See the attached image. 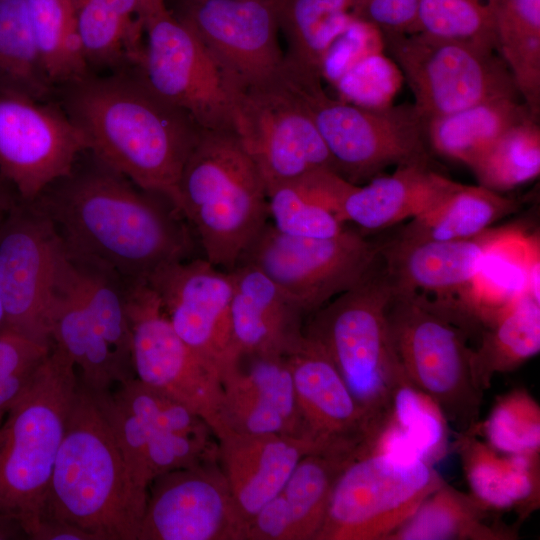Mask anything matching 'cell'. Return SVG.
I'll list each match as a JSON object with an SVG mask.
<instances>
[{
  "instance_id": "6da1fadb",
  "label": "cell",
  "mask_w": 540,
  "mask_h": 540,
  "mask_svg": "<svg viewBox=\"0 0 540 540\" xmlns=\"http://www.w3.org/2000/svg\"><path fill=\"white\" fill-rule=\"evenodd\" d=\"M30 203L50 219L70 256L106 268L128 283L192 258V228L174 204L140 188L89 150L69 174Z\"/></svg>"
},
{
  "instance_id": "7a4b0ae2",
  "label": "cell",
  "mask_w": 540,
  "mask_h": 540,
  "mask_svg": "<svg viewBox=\"0 0 540 540\" xmlns=\"http://www.w3.org/2000/svg\"><path fill=\"white\" fill-rule=\"evenodd\" d=\"M55 100L96 158L177 208L179 179L202 130L185 111L157 95L136 69L89 72L56 87Z\"/></svg>"
},
{
  "instance_id": "3957f363",
  "label": "cell",
  "mask_w": 540,
  "mask_h": 540,
  "mask_svg": "<svg viewBox=\"0 0 540 540\" xmlns=\"http://www.w3.org/2000/svg\"><path fill=\"white\" fill-rule=\"evenodd\" d=\"M147 496L96 393L79 380L41 518L70 524L91 540H137Z\"/></svg>"
},
{
  "instance_id": "277c9868",
  "label": "cell",
  "mask_w": 540,
  "mask_h": 540,
  "mask_svg": "<svg viewBox=\"0 0 540 540\" xmlns=\"http://www.w3.org/2000/svg\"><path fill=\"white\" fill-rule=\"evenodd\" d=\"M177 208L203 257L232 270L268 222L264 183L233 130H201L179 179Z\"/></svg>"
},
{
  "instance_id": "5b68a950",
  "label": "cell",
  "mask_w": 540,
  "mask_h": 540,
  "mask_svg": "<svg viewBox=\"0 0 540 540\" xmlns=\"http://www.w3.org/2000/svg\"><path fill=\"white\" fill-rule=\"evenodd\" d=\"M79 376L55 346L0 424V514L27 538L41 518Z\"/></svg>"
},
{
  "instance_id": "8992f818",
  "label": "cell",
  "mask_w": 540,
  "mask_h": 540,
  "mask_svg": "<svg viewBox=\"0 0 540 540\" xmlns=\"http://www.w3.org/2000/svg\"><path fill=\"white\" fill-rule=\"evenodd\" d=\"M387 317L405 379L438 405L455 434L478 431L484 391L469 344L478 325L422 294L392 292Z\"/></svg>"
},
{
  "instance_id": "52a82bcc",
  "label": "cell",
  "mask_w": 540,
  "mask_h": 540,
  "mask_svg": "<svg viewBox=\"0 0 540 540\" xmlns=\"http://www.w3.org/2000/svg\"><path fill=\"white\" fill-rule=\"evenodd\" d=\"M391 297V286L378 262L361 282L310 314L303 328L377 430L388 415L395 385L404 377L388 324Z\"/></svg>"
},
{
  "instance_id": "ba28073f",
  "label": "cell",
  "mask_w": 540,
  "mask_h": 540,
  "mask_svg": "<svg viewBox=\"0 0 540 540\" xmlns=\"http://www.w3.org/2000/svg\"><path fill=\"white\" fill-rule=\"evenodd\" d=\"M283 72L310 112L335 172L347 181L358 184L391 165L432 158L427 123L413 103L363 107L330 97L319 75L286 61Z\"/></svg>"
},
{
  "instance_id": "9c48e42d",
  "label": "cell",
  "mask_w": 540,
  "mask_h": 540,
  "mask_svg": "<svg viewBox=\"0 0 540 540\" xmlns=\"http://www.w3.org/2000/svg\"><path fill=\"white\" fill-rule=\"evenodd\" d=\"M381 34L384 53L400 70L426 123L482 102L521 99L494 49L425 32Z\"/></svg>"
},
{
  "instance_id": "30bf717a",
  "label": "cell",
  "mask_w": 540,
  "mask_h": 540,
  "mask_svg": "<svg viewBox=\"0 0 540 540\" xmlns=\"http://www.w3.org/2000/svg\"><path fill=\"white\" fill-rule=\"evenodd\" d=\"M444 481L424 460L368 450L338 477L316 540H387Z\"/></svg>"
},
{
  "instance_id": "8fae6325",
  "label": "cell",
  "mask_w": 540,
  "mask_h": 540,
  "mask_svg": "<svg viewBox=\"0 0 540 540\" xmlns=\"http://www.w3.org/2000/svg\"><path fill=\"white\" fill-rule=\"evenodd\" d=\"M232 129L254 163L266 194L310 172L335 171L311 114L283 67L272 79L240 87Z\"/></svg>"
},
{
  "instance_id": "7c38bea8",
  "label": "cell",
  "mask_w": 540,
  "mask_h": 540,
  "mask_svg": "<svg viewBox=\"0 0 540 540\" xmlns=\"http://www.w3.org/2000/svg\"><path fill=\"white\" fill-rule=\"evenodd\" d=\"M136 70L200 128L233 130V106L242 85L167 7L145 18V48Z\"/></svg>"
},
{
  "instance_id": "4fadbf2b",
  "label": "cell",
  "mask_w": 540,
  "mask_h": 540,
  "mask_svg": "<svg viewBox=\"0 0 540 540\" xmlns=\"http://www.w3.org/2000/svg\"><path fill=\"white\" fill-rule=\"evenodd\" d=\"M381 245L346 228L330 238L287 235L268 221L240 262L257 266L309 316L361 282L378 264Z\"/></svg>"
},
{
  "instance_id": "5bb4252c",
  "label": "cell",
  "mask_w": 540,
  "mask_h": 540,
  "mask_svg": "<svg viewBox=\"0 0 540 540\" xmlns=\"http://www.w3.org/2000/svg\"><path fill=\"white\" fill-rule=\"evenodd\" d=\"M20 202L0 226V297L8 330L51 346L65 249L50 219L33 203Z\"/></svg>"
},
{
  "instance_id": "9a60e30c",
  "label": "cell",
  "mask_w": 540,
  "mask_h": 540,
  "mask_svg": "<svg viewBox=\"0 0 540 540\" xmlns=\"http://www.w3.org/2000/svg\"><path fill=\"white\" fill-rule=\"evenodd\" d=\"M134 375L186 405L214 426L222 393L221 370L176 333L147 280L128 283Z\"/></svg>"
},
{
  "instance_id": "2e32d148",
  "label": "cell",
  "mask_w": 540,
  "mask_h": 540,
  "mask_svg": "<svg viewBox=\"0 0 540 540\" xmlns=\"http://www.w3.org/2000/svg\"><path fill=\"white\" fill-rule=\"evenodd\" d=\"M84 132L54 99L39 101L0 88V176L33 202L70 173L88 150Z\"/></svg>"
},
{
  "instance_id": "e0dca14e",
  "label": "cell",
  "mask_w": 540,
  "mask_h": 540,
  "mask_svg": "<svg viewBox=\"0 0 540 540\" xmlns=\"http://www.w3.org/2000/svg\"><path fill=\"white\" fill-rule=\"evenodd\" d=\"M217 457L154 478L137 540H245Z\"/></svg>"
},
{
  "instance_id": "ac0fdd59",
  "label": "cell",
  "mask_w": 540,
  "mask_h": 540,
  "mask_svg": "<svg viewBox=\"0 0 540 540\" xmlns=\"http://www.w3.org/2000/svg\"><path fill=\"white\" fill-rule=\"evenodd\" d=\"M173 14L242 86L272 79L284 65L277 0H180Z\"/></svg>"
},
{
  "instance_id": "d6986e66",
  "label": "cell",
  "mask_w": 540,
  "mask_h": 540,
  "mask_svg": "<svg viewBox=\"0 0 540 540\" xmlns=\"http://www.w3.org/2000/svg\"><path fill=\"white\" fill-rule=\"evenodd\" d=\"M178 336L222 370L236 361L231 335V271L204 257L161 266L148 278Z\"/></svg>"
},
{
  "instance_id": "ffe728a7",
  "label": "cell",
  "mask_w": 540,
  "mask_h": 540,
  "mask_svg": "<svg viewBox=\"0 0 540 540\" xmlns=\"http://www.w3.org/2000/svg\"><path fill=\"white\" fill-rule=\"evenodd\" d=\"M285 357L305 437L320 450H368L376 426L319 345L304 334Z\"/></svg>"
},
{
  "instance_id": "44dd1931",
  "label": "cell",
  "mask_w": 540,
  "mask_h": 540,
  "mask_svg": "<svg viewBox=\"0 0 540 540\" xmlns=\"http://www.w3.org/2000/svg\"><path fill=\"white\" fill-rule=\"evenodd\" d=\"M221 384L214 435L228 430L306 438L285 356L242 355L222 370Z\"/></svg>"
},
{
  "instance_id": "7402d4cb",
  "label": "cell",
  "mask_w": 540,
  "mask_h": 540,
  "mask_svg": "<svg viewBox=\"0 0 540 540\" xmlns=\"http://www.w3.org/2000/svg\"><path fill=\"white\" fill-rule=\"evenodd\" d=\"M494 228L468 239L381 245L384 272L396 294H422L461 310ZM462 312V310H461Z\"/></svg>"
},
{
  "instance_id": "603a6c76",
  "label": "cell",
  "mask_w": 540,
  "mask_h": 540,
  "mask_svg": "<svg viewBox=\"0 0 540 540\" xmlns=\"http://www.w3.org/2000/svg\"><path fill=\"white\" fill-rule=\"evenodd\" d=\"M359 455L334 449L305 455L281 490L248 522L245 540H316L338 477Z\"/></svg>"
},
{
  "instance_id": "cb8c5ba5",
  "label": "cell",
  "mask_w": 540,
  "mask_h": 540,
  "mask_svg": "<svg viewBox=\"0 0 540 540\" xmlns=\"http://www.w3.org/2000/svg\"><path fill=\"white\" fill-rule=\"evenodd\" d=\"M215 437L219 466L246 526L281 490L298 462L321 451L312 441L289 435L224 430Z\"/></svg>"
},
{
  "instance_id": "d4e9b609",
  "label": "cell",
  "mask_w": 540,
  "mask_h": 540,
  "mask_svg": "<svg viewBox=\"0 0 540 540\" xmlns=\"http://www.w3.org/2000/svg\"><path fill=\"white\" fill-rule=\"evenodd\" d=\"M231 271L232 344L242 355L286 356L304 337V313L296 302L254 264L238 263Z\"/></svg>"
},
{
  "instance_id": "484cf974",
  "label": "cell",
  "mask_w": 540,
  "mask_h": 540,
  "mask_svg": "<svg viewBox=\"0 0 540 540\" xmlns=\"http://www.w3.org/2000/svg\"><path fill=\"white\" fill-rule=\"evenodd\" d=\"M540 239L520 225L494 228L461 310L480 328L524 294L540 302Z\"/></svg>"
},
{
  "instance_id": "4316f807",
  "label": "cell",
  "mask_w": 540,
  "mask_h": 540,
  "mask_svg": "<svg viewBox=\"0 0 540 540\" xmlns=\"http://www.w3.org/2000/svg\"><path fill=\"white\" fill-rule=\"evenodd\" d=\"M432 167V158L398 165L366 185L349 183L340 204L341 221L370 232L426 212L460 186Z\"/></svg>"
},
{
  "instance_id": "83f0119b",
  "label": "cell",
  "mask_w": 540,
  "mask_h": 540,
  "mask_svg": "<svg viewBox=\"0 0 540 540\" xmlns=\"http://www.w3.org/2000/svg\"><path fill=\"white\" fill-rule=\"evenodd\" d=\"M479 431L455 434L471 495L498 512L514 510L518 523L540 505L539 452L505 454L478 438Z\"/></svg>"
},
{
  "instance_id": "f1b7e54d",
  "label": "cell",
  "mask_w": 540,
  "mask_h": 540,
  "mask_svg": "<svg viewBox=\"0 0 540 540\" xmlns=\"http://www.w3.org/2000/svg\"><path fill=\"white\" fill-rule=\"evenodd\" d=\"M136 480L145 487L166 472L217 456L214 433L183 434L152 427L121 407L110 390L95 392Z\"/></svg>"
},
{
  "instance_id": "f546056e",
  "label": "cell",
  "mask_w": 540,
  "mask_h": 540,
  "mask_svg": "<svg viewBox=\"0 0 540 540\" xmlns=\"http://www.w3.org/2000/svg\"><path fill=\"white\" fill-rule=\"evenodd\" d=\"M90 72L134 70L145 48L143 0H69Z\"/></svg>"
},
{
  "instance_id": "4dcf8cb0",
  "label": "cell",
  "mask_w": 540,
  "mask_h": 540,
  "mask_svg": "<svg viewBox=\"0 0 540 540\" xmlns=\"http://www.w3.org/2000/svg\"><path fill=\"white\" fill-rule=\"evenodd\" d=\"M51 345L79 370V380L95 392L108 391L130 377L102 336L71 278L65 252L50 320Z\"/></svg>"
},
{
  "instance_id": "1f68e13d",
  "label": "cell",
  "mask_w": 540,
  "mask_h": 540,
  "mask_svg": "<svg viewBox=\"0 0 540 540\" xmlns=\"http://www.w3.org/2000/svg\"><path fill=\"white\" fill-rule=\"evenodd\" d=\"M473 495L443 482L387 540H514L518 528L505 524Z\"/></svg>"
},
{
  "instance_id": "d6a6232c",
  "label": "cell",
  "mask_w": 540,
  "mask_h": 540,
  "mask_svg": "<svg viewBox=\"0 0 540 540\" xmlns=\"http://www.w3.org/2000/svg\"><path fill=\"white\" fill-rule=\"evenodd\" d=\"M348 181L330 169H319L267 192L268 221L281 233L330 238L346 230L340 202Z\"/></svg>"
},
{
  "instance_id": "836d02e7",
  "label": "cell",
  "mask_w": 540,
  "mask_h": 540,
  "mask_svg": "<svg viewBox=\"0 0 540 540\" xmlns=\"http://www.w3.org/2000/svg\"><path fill=\"white\" fill-rule=\"evenodd\" d=\"M449 427L438 405L403 377L392 391L388 415L373 436L369 450L434 465L450 448Z\"/></svg>"
},
{
  "instance_id": "e575fe53",
  "label": "cell",
  "mask_w": 540,
  "mask_h": 540,
  "mask_svg": "<svg viewBox=\"0 0 540 540\" xmlns=\"http://www.w3.org/2000/svg\"><path fill=\"white\" fill-rule=\"evenodd\" d=\"M537 118L521 99L476 104L427 123L431 152L470 166L511 127Z\"/></svg>"
},
{
  "instance_id": "d590c367",
  "label": "cell",
  "mask_w": 540,
  "mask_h": 540,
  "mask_svg": "<svg viewBox=\"0 0 540 540\" xmlns=\"http://www.w3.org/2000/svg\"><path fill=\"white\" fill-rule=\"evenodd\" d=\"M518 208V201L499 192L460 184L435 206L410 219L396 239L421 242L472 238Z\"/></svg>"
},
{
  "instance_id": "8d00e7d4",
  "label": "cell",
  "mask_w": 540,
  "mask_h": 540,
  "mask_svg": "<svg viewBox=\"0 0 540 540\" xmlns=\"http://www.w3.org/2000/svg\"><path fill=\"white\" fill-rule=\"evenodd\" d=\"M473 368L487 390L497 373L517 369L540 351V302L524 294L490 322L480 326Z\"/></svg>"
},
{
  "instance_id": "74e56055",
  "label": "cell",
  "mask_w": 540,
  "mask_h": 540,
  "mask_svg": "<svg viewBox=\"0 0 540 540\" xmlns=\"http://www.w3.org/2000/svg\"><path fill=\"white\" fill-rule=\"evenodd\" d=\"M498 42L522 101L540 114V0H487Z\"/></svg>"
},
{
  "instance_id": "f35d334b",
  "label": "cell",
  "mask_w": 540,
  "mask_h": 540,
  "mask_svg": "<svg viewBox=\"0 0 540 540\" xmlns=\"http://www.w3.org/2000/svg\"><path fill=\"white\" fill-rule=\"evenodd\" d=\"M277 1L279 30L288 43L285 60L321 76L327 49L355 19L351 10L356 0Z\"/></svg>"
},
{
  "instance_id": "ab89813d",
  "label": "cell",
  "mask_w": 540,
  "mask_h": 540,
  "mask_svg": "<svg viewBox=\"0 0 540 540\" xmlns=\"http://www.w3.org/2000/svg\"><path fill=\"white\" fill-rule=\"evenodd\" d=\"M0 88L39 101L55 99L26 0H0Z\"/></svg>"
},
{
  "instance_id": "60d3db41",
  "label": "cell",
  "mask_w": 540,
  "mask_h": 540,
  "mask_svg": "<svg viewBox=\"0 0 540 540\" xmlns=\"http://www.w3.org/2000/svg\"><path fill=\"white\" fill-rule=\"evenodd\" d=\"M66 255L72 281L84 305L123 370L135 377L127 312L128 282L106 268L72 257L67 252Z\"/></svg>"
},
{
  "instance_id": "b9f144b4",
  "label": "cell",
  "mask_w": 540,
  "mask_h": 540,
  "mask_svg": "<svg viewBox=\"0 0 540 540\" xmlns=\"http://www.w3.org/2000/svg\"><path fill=\"white\" fill-rule=\"evenodd\" d=\"M36 43L55 87L90 72L69 0H26Z\"/></svg>"
},
{
  "instance_id": "7bdbcfd3",
  "label": "cell",
  "mask_w": 540,
  "mask_h": 540,
  "mask_svg": "<svg viewBox=\"0 0 540 540\" xmlns=\"http://www.w3.org/2000/svg\"><path fill=\"white\" fill-rule=\"evenodd\" d=\"M469 168L478 185L496 192L536 179L540 174L539 119L530 118L511 127Z\"/></svg>"
},
{
  "instance_id": "ee69618b",
  "label": "cell",
  "mask_w": 540,
  "mask_h": 540,
  "mask_svg": "<svg viewBox=\"0 0 540 540\" xmlns=\"http://www.w3.org/2000/svg\"><path fill=\"white\" fill-rule=\"evenodd\" d=\"M479 432L505 454L540 452V406L527 390L513 389L496 399Z\"/></svg>"
},
{
  "instance_id": "f6af8a7d",
  "label": "cell",
  "mask_w": 540,
  "mask_h": 540,
  "mask_svg": "<svg viewBox=\"0 0 540 540\" xmlns=\"http://www.w3.org/2000/svg\"><path fill=\"white\" fill-rule=\"evenodd\" d=\"M419 32L473 42L498 52L487 0H419Z\"/></svg>"
},
{
  "instance_id": "bcb514c9",
  "label": "cell",
  "mask_w": 540,
  "mask_h": 540,
  "mask_svg": "<svg viewBox=\"0 0 540 540\" xmlns=\"http://www.w3.org/2000/svg\"><path fill=\"white\" fill-rule=\"evenodd\" d=\"M401 72L382 53L369 55L342 75L334 85L349 103L382 108L391 105L400 86Z\"/></svg>"
},
{
  "instance_id": "7dc6e473",
  "label": "cell",
  "mask_w": 540,
  "mask_h": 540,
  "mask_svg": "<svg viewBox=\"0 0 540 540\" xmlns=\"http://www.w3.org/2000/svg\"><path fill=\"white\" fill-rule=\"evenodd\" d=\"M50 349L8 329L0 333V424Z\"/></svg>"
},
{
  "instance_id": "c3c4849f",
  "label": "cell",
  "mask_w": 540,
  "mask_h": 540,
  "mask_svg": "<svg viewBox=\"0 0 540 540\" xmlns=\"http://www.w3.org/2000/svg\"><path fill=\"white\" fill-rule=\"evenodd\" d=\"M384 52L380 30L355 18L327 49L321 64V76L333 84L365 57Z\"/></svg>"
},
{
  "instance_id": "681fc988",
  "label": "cell",
  "mask_w": 540,
  "mask_h": 540,
  "mask_svg": "<svg viewBox=\"0 0 540 540\" xmlns=\"http://www.w3.org/2000/svg\"><path fill=\"white\" fill-rule=\"evenodd\" d=\"M351 13L380 32H419V0H357Z\"/></svg>"
},
{
  "instance_id": "f907efd6",
  "label": "cell",
  "mask_w": 540,
  "mask_h": 540,
  "mask_svg": "<svg viewBox=\"0 0 540 540\" xmlns=\"http://www.w3.org/2000/svg\"><path fill=\"white\" fill-rule=\"evenodd\" d=\"M29 539L33 540H91L80 529L51 518L42 517L36 524Z\"/></svg>"
},
{
  "instance_id": "816d5d0a",
  "label": "cell",
  "mask_w": 540,
  "mask_h": 540,
  "mask_svg": "<svg viewBox=\"0 0 540 540\" xmlns=\"http://www.w3.org/2000/svg\"><path fill=\"white\" fill-rule=\"evenodd\" d=\"M27 538L22 527L14 519L0 514V540Z\"/></svg>"
},
{
  "instance_id": "f5cc1de1",
  "label": "cell",
  "mask_w": 540,
  "mask_h": 540,
  "mask_svg": "<svg viewBox=\"0 0 540 540\" xmlns=\"http://www.w3.org/2000/svg\"><path fill=\"white\" fill-rule=\"evenodd\" d=\"M145 8V18L151 13L166 8L164 0H143Z\"/></svg>"
},
{
  "instance_id": "db71d44e",
  "label": "cell",
  "mask_w": 540,
  "mask_h": 540,
  "mask_svg": "<svg viewBox=\"0 0 540 540\" xmlns=\"http://www.w3.org/2000/svg\"><path fill=\"white\" fill-rule=\"evenodd\" d=\"M6 330H7L6 316H5L4 308H3L1 297H0V333Z\"/></svg>"
},
{
  "instance_id": "11a10c76",
  "label": "cell",
  "mask_w": 540,
  "mask_h": 540,
  "mask_svg": "<svg viewBox=\"0 0 540 540\" xmlns=\"http://www.w3.org/2000/svg\"><path fill=\"white\" fill-rule=\"evenodd\" d=\"M3 182L4 180L0 176V211L3 208L4 194H3Z\"/></svg>"
},
{
  "instance_id": "9f6ffc18",
  "label": "cell",
  "mask_w": 540,
  "mask_h": 540,
  "mask_svg": "<svg viewBox=\"0 0 540 540\" xmlns=\"http://www.w3.org/2000/svg\"><path fill=\"white\" fill-rule=\"evenodd\" d=\"M357 1V0H356ZM356 3V2H355Z\"/></svg>"
}]
</instances>
